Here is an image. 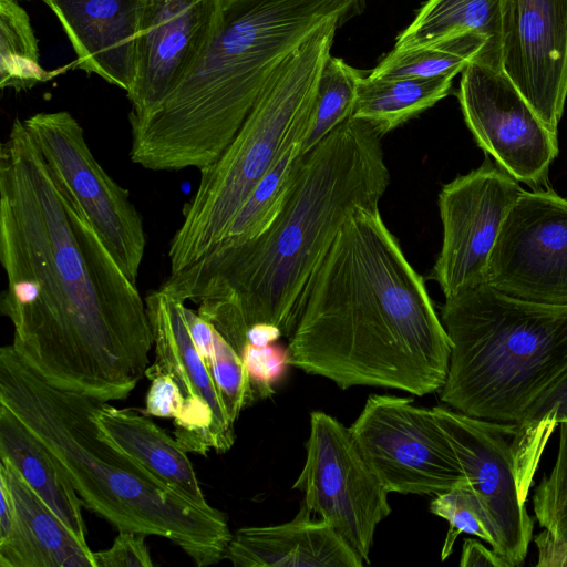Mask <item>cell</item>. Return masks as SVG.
<instances>
[{"label":"cell","mask_w":567,"mask_h":567,"mask_svg":"<svg viewBox=\"0 0 567 567\" xmlns=\"http://www.w3.org/2000/svg\"><path fill=\"white\" fill-rule=\"evenodd\" d=\"M523 190L487 154L477 168L443 185L439 195L443 238L431 278L445 298L485 282L496 238Z\"/></svg>","instance_id":"4fadbf2b"},{"label":"cell","mask_w":567,"mask_h":567,"mask_svg":"<svg viewBox=\"0 0 567 567\" xmlns=\"http://www.w3.org/2000/svg\"><path fill=\"white\" fill-rule=\"evenodd\" d=\"M302 503L290 522L239 528L225 553L236 567H362L365 563Z\"/></svg>","instance_id":"d6986e66"},{"label":"cell","mask_w":567,"mask_h":567,"mask_svg":"<svg viewBox=\"0 0 567 567\" xmlns=\"http://www.w3.org/2000/svg\"><path fill=\"white\" fill-rule=\"evenodd\" d=\"M281 336V331L274 326L256 324L248 330L247 340L249 344L264 347L270 344Z\"/></svg>","instance_id":"ab89813d"},{"label":"cell","mask_w":567,"mask_h":567,"mask_svg":"<svg viewBox=\"0 0 567 567\" xmlns=\"http://www.w3.org/2000/svg\"><path fill=\"white\" fill-rule=\"evenodd\" d=\"M382 135L350 116L303 158L289 196L258 237L213 248L161 288L186 303L238 352L256 324L290 336L318 262L358 208H377L390 184Z\"/></svg>","instance_id":"3957f363"},{"label":"cell","mask_w":567,"mask_h":567,"mask_svg":"<svg viewBox=\"0 0 567 567\" xmlns=\"http://www.w3.org/2000/svg\"><path fill=\"white\" fill-rule=\"evenodd\" d=\"M0 458L12 464L71 532L86 543L82 501L44 444L0 405Z\"/></svg>","instance_id":"7402d4cb"},{"label":"cell","mask_w":567,"mask_h":567,"mask_svg":"<svg viewBox=\"0 0 567 567\" xmlns=\"http://www.w3.org/2000/svg\"><path fill=\"white\" fill-rule=\"evenodd\" d=\"M76 54L74 66L128 92L136 65L143 0H41Z\"/></svg>","instance_id":"e0dca14e"},{"label":"cell","mask_w":567,"mask_h":567,"mask_svg":"<svg viewBox=\"0 0 567 567\" xmlns=\"http://www.w3.org/2000/svg\"><path fill=\"white\" fill-rule=\"evenodd\" d=\"M430 511L449 523L441 553L442 560L450 556L455 539L462 533L477 536L493 546L491 524L470 483L436 495L430 504Z\"/></svg>","instance_id":"f546056e"},{"label":"cell","mask_w":567,"mask_h":567,"mask_svg":"<svg viewBox=\"0 0 567 567\" xmlns=\"http://www.w3.org/2000/svg\"><path fill=\"white\" fill-rule=\"evenodd\" d=\"M243 359L247 368L255 396H268L271 392V383L282 372L288 361V354L280 353L270 344L256 347L247 344L243 352Z\"/></svg>","instance_id":"d6a6232c"},{"label":"cell","mask_w":567,"mask_h":567,"mask_svg":"<svg viewBox=\"0 0 567 567\" xmlns=\"http://www.w3.org/2000/svg\"><path fill=\"white\" fill-rule=\"evenodd\" d=\"M567 423V365L529 402L511 439L519 494L526 501L554 430Z\"/></svg>","instance_id":"d4e9b609"},{"label":"cell","mask_w":567,"mask_h":567,"mask_svg":"<svg viewBox=\"0 0 567 567\" xmlns=\"http://www.w3.org/2000/svg\"><path fill=\"white\" fill-rule=\"evenodd\" d=\"M215 385L233 423L255 394L243 357L215 330V355L209 368Z\"/></svg>","instance_id":"1f68e13d"},{"label":"cell","mask_w":567,"mask_h":567,"mask_svg":"<svg viewBox=\"0 0 567 567\" xmlns=\"http://www.w3.org/2000/svg\"><path fill=\"white\" fill-rule=\"evenodd\" d=\"M51 78L40 65L27 11L16 0H0V87L29 90Z\"/></svg>","instance_id":"83f0119b"},{"label":"cell","mask_w":567,"mask_h":567,"mask_svg":"<svg viewBox=\"0 0 567 567\" xmlns=\"http://www.w3.org/2000/svg\"><path fill=\"white\" fill-rule=\"evenodd\" d=\"M0 261L18 354L58 388L125 399L154 346L145 300L20 118L0 147Z\"/></svg>","instance_id":"6da1fadb"},{"label":"cell","mask_w":567,"mask_h":567,"mask_svg":"<svg viewBox=\"0 0 567 567\" xmlns=\"http://www.w3.org/2000/svg\"><path fill=\"white\" fill-rule=\"evenodd\" d=\"M501 69L558 133L567 99V0H503Z\"/></svg>","instance_id":"9a60e30c"},{"label":"cell","mask_w":567,"mask_h":567,"mask_svg":"<svg viewBox=\"0 0 567 567\" xmlns=\"http://www.w3.org/2000/svg\"><path fill=\"white\" fill-rule=\"evenodd\" d=\"M145 535L118 532L109 549L93 553L95 567H152Z\"/></svg>","instance_id":"836d02e7"},{"label":"cell","mask_w":567,"mask_h":567,"mask_svg":"<svg viewBox=\"0 0 567 567\" xmlns=\"http://www.w3.org/2000/svg\"><path fill=\"white\" fill-rule=\"evenodd\" d=\"M349 429L389 493L436 496L468 483L433 409L412 399L371 394Z\"/></svg>","instance_id":"9c48e42d"},{"label":"cell","mask_w":567,"mask_h":567,"mask_svg":"<svg viewBox=\"0 0 567 567\" xmlns=\"http://www.w3.org/2000/svg\"><path fill=\"white\" fill-rule=\"evenodd\" d=\"M451 341L440 400L477 419L515 424L567 365V306L509 297L481 284L445 298Z\"/></svg>","instance_id":"8992f818"},{"label":"cell","mask_w":567,"mask_h":567,"mask_svg":"<svg viewBox=\"0 0 567 567\" xmlns=\"http://www.w3.org/2000/svg\"><path fill=\"white\" fill-rule=\"evenodd\" d=\"M302 141L293 143L243 203L223 239L214 247H230L262 234L282 209L299 172Z\"/></svg>","instance_id":"484cf974"},{"label":"cell","mask_w":567,"mask_h":567,"mask_svg":"<svg viewBox=\"0 0 567 567\" xmlns=\"http://www.w3.org/2000/svg\"><path fill=\"white\" fill-rule=\"evenodd\" d=\"M221 0H143L128 116L156 109L207 48Z\"/></svg>","instance_id":"2e32d148"},{"label":"cell","mask_w":567,"mask_h":567,"mask_svg":"<svg viewBox=\"0 0 567 567\" xmlns=\"http://www.w3.org/2000/svg\"><path fill=\"white\" fill-rule=\"evenodd\" d=\"M460 566L462 567H509L493 549H487L475 539H465Z\"/></svg>","instance_id":"74e56055"},{"label":"cell","mask_w":567,"mask_h":567,"mask_svg":"<svg viewBox=\"0 0 567 567\" xmlns=\"http://www.w3.org/2000/svg\"><path fill=\"white\" fill-rule=\"evenodd\" d=\"M12 495L14 518L0 540V567H95L93 551L31 488L18 470L0 458Z\"/></svg>","instance_id":"ffe728a7"},{"label":"cell","mask_w":567,"mask_h":567,"mask_svg":"<svg viewBox=\"0 0 567 567\" xmlns=\"http://www.w3.org/2000/svg\"><path fill=\"white\" fill-rule=\"evenodd\" d=\"M533 507L539 526L567 543V423L560 424L556 462L536 486Z\"/></svg>","instance_id":"4dcf8cb0"},{"label":"cell","mask_w":567,"mask_h":567,"mask_svg":"<svg viewBox=\"0 0 567 567\" xmlns=\"http://www.w3.org/2000/svg\"><path fill=\"white\" fill-rule=\"evenodd\" d=\"M0 540H3L10 533L14 518V504L6 478L0 475Z\"/></svg>","instance_id":"f35d334b"},{"label":"cell","mask_w":567,"mask_h":567,"mask_svg":"<svg viewBox=\"0 0 567 567\" xmlns=\"http://www.w3.org/2000/svg\"><path fill=\"white\" fill-rule=\"evenodd\" d=\"M99 435L158 480L202 507H210L186 451L148 417L101 402L93 414Z\"/></svg>","instance_id":"44dd1931"},{"label":"cell","mask_w":567,"mask_h":567,"mask_svg":"<svg viewBox=\"0 0 567 567\" xmlns=\"http://www.w3.org/2000/svg\"><path fill=\"white\" fill-rule=\"evenodd\" d=\"M146 377L152 380L146 394V413L174 420L178 417L184 398L173 379L166 373H152Z\"/></svg>","instance_id":"e575fe53"},{"label":"cell","mask_w":567,"mask_h":567,"mask_svg":"<svg viewBox=\"0 0 567 567\" xmlns=\"http://www.w3.org/2000/svg\"><path fill=\"white\" fill-rule=\"evenodd\" d=\"M485 284L525 301L567 306V199L523 190L488 258Z\"/></svg>","instance_id":"7c38bea8"},{"label":"cell","mask_w":567,"mask_h":567,"mask_svg":"<svg viewBox=\"0 0 567 567\" xmlns=\"http://www.w3.org/2000/svg\"><path fill=\"white\" fill-rule=\"evenodd\" d=\"M145 305L155 350V362L145 375L168 374L183 394V408L209 409L213 413V449L227 452L235 442V423L194 344L185 318L186 303L159 288L145 297Z\"/></svg>","instance_id":"ac0fdd59"},{"label":"cell","mask_w":567,"mask_h":567,"mask_svg":"<svg viewBox=\"0 0 567 567\" xmlns=\"http://www.w3.org/2000/svg\"><path fill=\"white\" fill-rule=\"evenodd\" d=\"M101 401L58 388L12 344L0 350V405L48 449L83 506L118 532L167 538L199 566L225 558L233 537L220 511L202 507L100 437L93 414Z\"/></svg>","instance_id":"5b68a950"},{"label":"cell","mask_w":567,"mask_h":567,"mask_svg":"<svg viewBox=\"0 0 567 567\" xmlns=\"http://www.w3.org/2000/svg\"><path fill=\"white\" fill-rule=\"evenodd\" d=\"M456 96L466 126L485 154L532 190L550 188L558 133L549 130L502 69L473 60L461 73Z\"/></svg>","instance_id":"8fae6325"},{"label":"cell","mask_w":567,"mask_h":567,"mask_svg":"<svg viewBox=\"0 0 567 567\" xmlns=\"http://www.w3.org/2000/svg\"><path fill=\"white\" fill-rule=\"evenodd\" d=\"M306 460L292 488L365 563L378 525L391 513L389 492L364 460L349 427L322 411L310 414Z\"/></svg>","instance_id":"30bf717a"},{"label":"cell","mask_w":567,"mask_h":567,"mask_svg":"<svg viewBox=\"0 0 567 567\" xmlns=\"http://www.w3.org/2000/svg\"><path fill=\"white\" fill-rule=\"evenodd\" d=\"M485 47L481 37L465 34L417 49H393L369 75L425 79L455 76L473 60H480Z\"/></svg>","instance_id":"4316f807"},{"label":"cell","mask_w":567,"mask_h":567,"mask_svg":"<svg viewBox=\"0 0 567 567\" xmlns=\"http://www.w3.org/2000/svg\"><path fill=\"white\" fill-rule=\"evenodd\" d=\"M60 186L96 231L121 270L136 284L146 236L128 192L92 154L84 131L66 111L40 112L23 120Z\"/></svg>","instance_id":"ba28073f"},{"label":"cell","mask_w":567,"mask_h":567,"mask_svg":"<svg viewBox=\"0 0 567 567\" xmlns=\"http://www.w3.org/2000/svg\"><path fill=\"white\" fill-rule=\"evenodd\" d=\"M287 354L289 364L342 390L369 385L422 396L443 386L450 338L379 207L355 209L318 262Z\"/></svg>","instance_id":"7a4b0ae2"},{"label":"cell","mask_w":567,"mask_h":567,"mask_svg":"<svg viewBox=\"0 0 567 567\" xmlns=\"http://www.w3.org/2000/svg\"><path fill=\"white\" fill-rule=\"evenodd\" d=\"M433 412L491 524L492 549L509 567L520 566L533 537L534 520L517 485L509 441L514 424L477 419L444 406H435Z\"/></svg>","instance_id":"5bb4252c"},{"label":"cell","mask_w":567,"mask_h":567,"mask_svg":"<svg viewBox=\"0 0 567 567\" xmlns=\"http://www.w3.org/2000/svg\"><path fill=\"white\" fill-rule=\"evenodd\" d=\"M365 0H221L213 37L152 112L128 116L131 159L151 171H199L236 136L282 62L330 20L346 23Z\"/></svg>","instance_id":"277c9868"},{"label":"cell","mask_w":567,"mask_h":567,"mask_svg":"<svg viewBox=\"0 0 567 567\" xmlns=\"http://www.w3.org/2000/svg\"><path fill=\"white\" fill-rule=\"evenodd\" d=\"M363 73L330 55L320 74L311 122L301 145L306 154L352 116Z\"/></svg>","instance_id":"f1b7e54d"},{"label":"cell","mask_w":567,"mask_h":567,"mask_svg":"<svg viewBox=\"0 0 567 567\" xmlns=\"http://www.w3.org/2000/svg\"><path fill=\"white\" fill-rule=\"evenodd\" d=\"M185 318L194 344L209 370L215 355V329L209 322L187 307H185Z\"/></svg>","instance_id":"d590c367"},{"label":"cell","mask_w":567,"mask_h":567,"mask_svg":"<svg viewBox=\"0 0 567 567\" xmlns=\"http://www.w3.org/2000/svg\"><path fill=\"white\" fill-rule=\"evenodd\" d=\"M342 24L326 22L282 62L227 148L200 171L169 244L171 274L209 252L261 178L293 143L303 142L319 78Z\"/></svg>","instance_id":"52a82bcc"},{"label":"cell","mask_w":567,"mask_h":567,"mask_svg":"<svg viewBox=\"0 0 567 567\" xmlns=\"http://www.w3.org/2000/svg\"><path fill=\"white\" fill-rule=\"evenodd\" d=\"M538 548L536 566H567V543L554 537L547 529L535 536Z\"/></svg>","instance_id":"8d00e7d4"},{"label":"cell","mask_w":567,"mask_h":567,"mask_svg":"<svg viewBox=\"0 0 567 567\" xmlns=\"http://www.w3.org/2000/svg\"><path fill=\"white\" fill-rule=\"evenodd\" d=\"M453 79L363 75L352 116L370 123L383 136L447 96Z\"/></svg>","instance_id":"cb8c5ba5"},{"label":"cell","mask_w":567,"mask_h":567,"mask_svg":"<svg viewBox=\"0 0 567 567\" xmlns=\"http://www.w3.org/2000/svg\"><path fill=\"white\" fill-rule=\"evenodd\" d=\"M503 0H427L396 38L394 50H411L465 34L485 43L481 63L501 69Z\"/></svg>","instance_id":"603a6c76"}]
</instances>
